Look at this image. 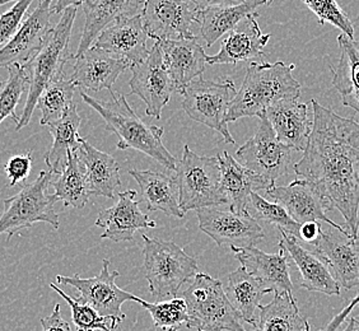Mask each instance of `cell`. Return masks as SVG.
Masks as SVG:
<instances>
[{"label": "cell", "instance_id": "obj_1", "mask_svg": "<svg viewBox=\"0 0 359 331\" xmlns=\"http://www.w3.org/2000/svg\"><path fill=\"white\" fill-rule=\"evenodd\" d=\"M312 129L304 157L293 166L324 199L329 210L337 209L351 235L359 231V123L343 118L312 100Z\"/></svg>", "mask_w": 359, "mask_h": 331}, {"label": "cell", "instance_id": "obj_2", "mask_svg": "<svg viewBox=\"0 0 359 331\" xmlns=\"http://www.w3.org/2000/svg\"><path fill=\"white\" fill-rule=\"evenodd\" d=\"M294 64L283 62H251L246 76L229 104L226 123H235L242 118H262L273 104L283 100H298L301 84L292 72Z\"/></svg>", "mask_w": 359, "mask_h": 331}, {"label": "cell", "instance_id": "obj_3", "mask_svg": "<svg viewBox=\"0 0 359 331\" xmlns=\"http://www.w3.org/2000/svg\"><path fill=\"white\" fill-rule=\"evenodd\" d=\"M81 97L102 116L106 129L118 135V149H135L156 159L167 170L176 171L177 161L162 142L163 128L145 124L133 111L124 95L111 93L110 101H98L81 90Z\"/></svg>", "mask_w": 359, "mask_h": 331}, {"label": "cell", "instance_id": "obj_4", "mask_svg": "<svg viewBox=\"0 0 359 331\" xmlns=\"http://www.w3.org/2000/svg\"><path fill=\"white\" fill-rule=\"evenodd\" d=\"M76 15V7L65 9L60 21L48 31L41 48L31 60L23 64L29 76V88L23 114L15 130H21L29 124L42 92L50 83L64 76L65 64L73 60L74 55L70 54L69 42Z\"/></svg>", "mask_w": 359, "mask_h": 331}, {"label": "cell", "instance_id": "obj_5", "mask_svg": "<svg viewBox=\"0 0 359 331\" xmlns=\"http://www.w3.org/2000/svg\"><path fill=\"white\" fill-rule=\"evenodd\" d=\"M180 297L187 307L189 329L196 331H248L238 312L229 302L223 282L198 273Z\"/></svg>", "mask_w": 359, "mask_h": 331}, {"label": "cell", "instance_id": "obj_6", "mask_svg": "<svg viewBox=\"0 0 359 331\" xmlns=\"http://www.w3.org/2000/svg\"><path fill=\"white\" fill-rule=\"evenodd\" d=\"M143 243L145 278L154 298H175L181 287L199 273L196 259L175 242L143 235Z\"/></svg>", "mask_w": 359, "mask_h": 331}, {"label": "cell", "instance_id": "obj_7", "mask_svg": "<svg viewBox=\"0 0 359 331\" xmlns=\"http://www.w3.org/2000/svg\"><path fill=\"white\" fill-rule=\"evenodd\" d=\"M180 207L184 213L227 204L221 190V165L217 157H203L184 147L177 161Z\"/></svg>", "mask_w": 359, "mask_h": 331}, {"label": "cell", "instance_id": "obj_8", "mask_svg": "<svg viewBox=\"0 0 359 331\" xmlns=\"http://www.w3.org/2000/svg\"><path fill=\"white\" fill-rule=\"evenodd\" d=\"M53 179L54 173L41 171L35 181L3 201L4 210L0 215V235L4 234L7 240H11L20 229L31 228L39 222H45L54 229L59 228V215L54 210L56 199L53 194H48Z\"/></svg>", "mask_w": 359, "mask_h": 331}, {"label": "cell", "instance_id": "obj_9", "mask_svg": "<svg viewBox=\"0 0 359 331\" xmlns=\"http://www.w3.org/2000/svg\"><path fill=\"white\" fill-rule=\"evenodd\" d=\"M236 95L235 83L231 79L213 82L204 81L201 76L182 92L181 106L193 120L219 133L226 143L235 144V139L228 130L226 116Z\"/></svg>", "mask_w": 359, "mask_h": 331}, {"label": "cell", "instance_id": "obj_10", "mask_svg": "<svg viewBox=\"0 0 359 331\" xmlns=\"http://www.w3.org/2000/svg\"><path fill=\"white\" fill-rule=\"evenodd\" d=\"M255 135L238 148L236 159L249 171L263 180L269 189L290 170L292 149L276 138L269 120L263 115Z\"/></svg>", "mask_w": 359, "mask_h": 331}, {"label": "cell", "instance_id": "obj_11", "mask_svg": "<svg viewBox=\"0 0 359 331\" xmlns=\"http://www.w3.org/2000/svg\"><path fill=\"white\" fill-rule=\"evenodd\" d=\"M111 262L104 259L102 269L98 276L93 278H81L76 274L73 276H56L57 283L70 285L81 293L76 298L82 304H90L95 310L106 318H115L124 321L126 316L121 311V306L126 301H134L137 296L126 290L118 288L116 278L120 274L116 270H110Z\"/></svg>", "mask_w": 359, "mask_h": 331}, {"label": "cell", "instance_id": "obj_12", "mask_svg": "<svg viewBox=\"0 0 359 331\" xmlns=\"http://www.w3.org/2000/svg\"><path fill=\"white\" fill-rule=\"evenodd\" d=\"M198 15L199 9L190 0H144L140 14L148 37L156 41L193 39Z\"/></svg>", "mask_w": 359, "mask_h": 331}, {"label": "cell", "instance_id": "obj_13", "mask_svg": "<svg viewBox=\"0 0 359 331\" xmlns=\"http://www.w3.org/2000/svg\"><path fill=\"white\" fill-rule=\"evenodd\" d=\"M130 70V95H137L144 102L148 116L161 119L162 111L171 100L175 86L167 72L159 42L153 45L144 62L134 64Z\"/></svg>", "mask_w": 359, "mask_h": 331}, {"label": "cell", "instance_id": "obj_14", "mask_svg": "<svg viewBox=\"0 0 359 331\" xmlns=\"http://www.w3.org/2000/svg\"><path fill=\"white\" fill-rule=\"evenodd\" d=\"M201 232L209 236L221 246L231 248H255L263 241L264 229L251 215H242L233 212H226L217 207L198 209Z\"/></svg>", "mask_w": 359, "mask_h": 331}, {"label": "cell", "instance_id": "obj_15", "mask_svg": "<svg viewBox=\"0 0 359 331\" xmlns=\"http://www.w3.org/2000/svg\"><path fill=\"white\" fill-rule=\"evenodd\" d=\"M265 193L274 203L284 207L292 219L297 222L298 224H304L307 222H325L332 228H337L340 234L348 238H353L349 231L326 217L325 213L329 210V208L309 181L304 179L294 180L287 187H271Z\"/></svg>", "mask_w": 359, "mask_h": 331}, {"label": "cell", "instance_id": "obj_16", "mask_svg": "<svg viewBox=\"0 0 359 331\" xmlns=\"http://www.w3.org/2000/svg\"><path fill=\"white\" fill-rule=\"evenodd\" d=\"M54 0H41L32 13L22 22L15 35L0 48V68L12 64H26L41 48L51 29L50 18Z\"/></svg>", "mask_w": 359, "mask_h": 331}, {"label": "cell", "instance_id": "obj_17", "mask_svg": "<svg viewBox=\"0 0 359 331\" xmlns=\"http://www.w3.org/2000/svg\"><path fill=\"white\" fill-rule=\"evenodd\" d=\"M233 255L248 273L265 290L274 295L293 297V284L290 276V256L279 248L276 254H266L256 248H231Z\"/></svg>", "mask_w": 359, "mask_h": 331}, {"label": "cell", "instance_id": "obj_18", "mask_svg": "<svg viewBox=\"0 0 359 331\" xmlns=\"http://www.w3.org/2000/svg\"><path fill=\"white\" fill-rule=\"evenodd\" d=\"M148 34L143 26L142 17L137 14L130 18L114 22L98 35L92 46L101 48L111 56L134 64L144 62L149 55L147 48Z\"/></svg>", "mask_w": 359, "mask_h": 331}, {"label": "cell", "instance_id": "obj_19", "mask_svg": "<svg viewBox=\"0 0 359 331\" xmlns=\"http://www.w3.org/2000/svg\"><path fill=\"white\" fill-rule=\"evenodd\" d=\"M135 190H126L118 195L115 205L104 209L97 217V227L104 228L101 238L114 242L132 241L139 229L156 227L147 214L139 209Z\"/></svg>", "mask_w": 359, "mask_h": 331}, {"label": "cell", "instance_id": "obj_20", "mask_svg": "<svg viewBox=\"0 0 359 331\" xmlns=\"http://www.w3.org/2000/svg\"><path fill=\"white\" fill-rule=\"evenodd\" d=\"M279 248H284L301 273V287L327 296H339L340 285L332 270L316 251L304 248L297 237L279 229Z\"/></svg>", "mask_w": 359, "mask_h": 331}, {"label": "cell", "instance_id": "obj_21", "mask_svg": "<svg viewBox=\"0 0 359 331\" xmlns=\"http://www.w3.org/2000/svg\"><path fill=\"white\" fill-rule=\"evenodd\" d=\"M259 14H250L243 18L222 42L218 54L208 56L210 65H226L263 59L264 46L270 40V35H264L257 22Z\"/></svg>", "mask_w": 359, "mask_h": 331}, {"label": "cell", "instance_id": "obj_22", "mask_svg": "<svg viewBox=\"0 0 359 331\" xmlns=\"http://www.w3.org/2000/svg\"><path fill=\"white\" fill-rule=\"evenodd\" d=\"M73 60L76 64L70 79L78 88L93 92L111 90L118 76L130 69L129 62L116 59L96 46H90L81 55L73 56Z\"/></svg>", "mask_w": 359, "mask_h": 331}, {"label": "cell", "instance_id": "obj_23", "mask_svg": "<svg viewBox=\"0 0 359 331\" xmlns=\"http://www.w3.org/2000/svg\"><path fill=\"white\" fill-rule=\"evenodd\" d=\"M158 42L175 90L182 95L187 86L204 73L208 64L205 50L198 37Z\"/></svg>", "mask_w": 359, "mask_h": 331}, {"label": "cell", "instance_id": "obj_24", "mask_svg": "<svg viewBox=\"0 0 359 331\" xmlns=\"http://www.w3.org/2000/svg\"><path fill=\"white\" fill-rule=\"evenodd\" d=\"M324 259L339 285L346 290L359 287V241L325 232L311 245Z\"/></svg>", "mask_w": 359, "mask_h": 331}, {"label": "cell", "instance_id": "obj_25", "mask_svg": "<svg viewBox=\"0 0 359 331\" xmlns=\"http://www.w3.org/2000/svg\"><path fill=\"white\" fill-rule=\"evenodd\" d=\"M265 116L276 131V138L292 151L304 152L312 129L307 104L298 100H283L269 107Z\"/></svg>", "mask_w": 359, "mask_h": 331}, {"label": "cell", "instance_id": "obj_26", "mask_svg": "<svg viewBox=\"0 0 359 331\" xmlns=\"http://www.w3.org/2000/svg\"><path fill=\"white\" fill-rule=\"evenodd\" d=\"M221 165V190L231 212L250 215L249 201L252 193L269 190L263 180L237 162L227 151L218 157Z\"/></svg>", "mask_w": 359, "mask_h": 331}, {"label": "cell", "instance_id": "obj_27", "mask_svg": "<svg viewBox=\"0 0 359 331\" xmlns=\"http://www.w3.org/2000/svg\"><path fill=\"white\" fill-rule=\"evenodd\" d=\"M142 0H84L83 34L76 55L83 54L95 43L98 35L114 22L137 15Z\"/></svg>", "mask_w": 359, "mask_h": 331}, {"label": "cell", "instance_id": "obj_28", "mask_svg": "<svg viewBox=\"0 0 359 331\" xmlns=\"http://www.w3.org/2000/svg\"><path fill=\"white\" fill-rule=\"evenodd\" d=\"M129 175L138 182L142 199L148 212H162L170 217L182 218L185 213L180 207L179 187L172 176L158 171L130 170Z\"/></svg>", "mask_w": 359, "mask_h": 331}, {"label": "cell", "instance_id": "obj_29", "mask_svg": "<svg viewBox=\"0 0 359 331\" xmlns=\"http://www.w3.org/2000/svg\"><path fill=\"white\" fill-rule=\"evenodd\" d=\"M78 154L87 175L90 195L114 199L115 190L121 187L120 167L116 159L98 151L83 138Z\"/></svg>", "mask_w": 359, "mask_h": 331}, {"label": "cell", "instance_id": "obj_30", "mask_svg": "<svg viewBox=\"0 0 359 331\" xmlns=\"http://www.w3.org/2000/svg\"><path fill=\"white\" fill-rule=\"evenodd\" d=\"M339 62L330 67L332 86L341 97V102L359 114V40L338 36Z\"/></svg>", "mask_w": 359, "mask_h": 331}, {"label": "cell", "instance_id": "obj_31", "mask_svg": "<svg viewBox=\"0 0 359 331\" xmlns=\"http://www.w3.org/2000/svg\"><path fill=\"white\" fill-rule=\"evenodd\" d=\"M223 288L229 302L241 316L242 321L255 326L260 313L262 299L269 293V290H265L242 265L228 274Z\"/></svg>", "mask_w": 359, "mask_h": 331}, {"label": "cell", "instance_id": "obj_32", "mask_svg": "<svg viewBox=\"0 0 359 331\" xmlns=\"http://www.w3.org/2000/svg\"><path fill=\"white\" fill-rule=\"evenodd\" d=\"M273 0H246L245 3L233 7L199 11L198 25L201 26V39L210 48L222 36L232 31L243 18L255 13L257 8L269 6Z\"/></svg>", "mask_w": 359, "mask_h": 331}, {"label": "cell", "instance_id": "obj_33", "mask_svg": "<svg viewBox=\"0 0 359 331\" xmlns=\"http://www.w3.org/2000/svg\"><path fill=\"white\" fill-rule=\"evenodd\" d=\"M81 121L82 119L74 104L62 120L48 125V130L53 135V145L45 156V162L50 173L54 175L62 173L68 163L69 153L79 151L82 142L79 137Z\"/></svg>", "mask_w": 359, "mask_h": 331}, {"label": "cell", "instance_id": "obj_34", "mask_svg": "<svg viewBox=\"0 0 359 331\" xmlns=\"http://www.w3.org/2000/svg\"><path fill=\"white\" fill-rule=\"evenodd\" d=\"M254 331H311V326L301 315L294 297L274 295L269 304L260 307Z\"/></svg>", "mask_w": 359, "mask_h": 331}, {"label": "cell", "instance_id": "obj_35", "mask_svg": "<svg viewBox=\"0 0 359 331\" xmlns=\"http://www.w3.org/2000/svg\"><path fill=\"white\" fill-rule=\"evenodd\" d=\"M51 185L56 201H62L64 207L83 209L90 198V187L83 165L78 152L69 153L68 163L62 173L54 175Z\"/></svg>", "mask_w": 359, "mask_h": 331}, {"label": "cell", "instance_id": "obj_36", "mask_svg": "<svg viewBox=\"0 0 359 331\" xmlns=\"http://www.w3.org/2000/svg\"><path fill=\"white\" fill-rule=\"evenodd\" d=\"M76 90L74 82L65 76L50 83L36 104L41 111L40 124L48 126L62 120L74 104Z\"/></svg>", "mask_w": 359, "mask_h": 331}, {"label": "cell", "instance_id": "obj_37", "mask_svg": "<svg viewBox=\"0 0 359 331\" xmlns=\"http://www.w3.org/2000/svg\"><path fill=\"white\" fill-rule=\"evenodd\" d=\"M29 88V76L21 64H12L8 67V76L0 81V124L7 118L18 125L15 109L21 102L23 93Z\"/></svg>", "mask_w": 359, "mask_h": 331}, {"label": "cell", "instance_id": "obj_38", "mask_svg": "<svg viewBox=\"0 0 359 331\" xmlns=\"http://www.w3.org/2000/svg\"><path fill=\"white\" fill-rule=\"evenodd\" d=\"M50 288L55 290L69 304L72 320L76 326V331H115L121 323L118 318L101 316L90 304H82L76 298L68 296L54 283L50 284Z\"/></svg>", "mask_w": 359, "mask_h": 331}, {"label": "cell", "instance_id": "obj_39", "mask_svg": "<svg viewBox=\"0 0 359 331\" xmlns=\"http://www.w3.org/2000/svg\"><path fill=\"white\" fill-rule=\"evenodd\" d=\"M249 214L255 219L274 224L278 229L299 237V228L301 224L293 221L288 212L278 203H271L263 198L259 193H252L250 196Z\"/></svg>", "mask_w": 359, "mask_h": 331}, {"label": "cell", "instance_id": "obj_40", "mask_svg": "<svg viewBox=\"0 0 359 331\" xmlns=\"http://www.w3.org/2000/svg\"><path fill=\"white\" fill-rule=\"evenodd\" d=\"M135 302L149 311L156 329H175L179 330L187 323V307L181 297H175L171 301L151 304L137 297Z\"/></svg>", "mask_w": 359, "mask_h": 331}, {"label": "cell", "instance_id": "obj_41", "mask_svg": "<svg viewBox=\"0 0 359 331\" xmlns=\"http://www.w3.org/2000/svg\"><path fill=\"white\" fill-rule=\"evenodd\" d=\"M312 13L318 17V25L330 23L349 39H354V26L349 15L338 0H302Z\"/></svg>", "mask_w": 359, "mask_h": 331}, {"label": "cell", "instance_id": "obj_42", "mask_svg": "<svg viewBox=\"0 0 359 331\" xmlns=\"http://www.w3.org/2000/svg\"><path fill=\"white\" fill-rule=\"evenodd\" d=\"M34 0H18L13 7L0 15V45H6L18 31Z\"/></svg>", "mask_w": 359, "mask_h": 331}, {"label": "cell", "instance_id": "obj_43", "mask_svg": "<svg viewBox=\"0 0 359 331\" xmlns=\"http://www.w3.org/2000/svg\"><path fill=\"white\" fill-rule=\"evenodd\" d=\"M32 168V151L26 154H17L8 159L4 166V171L9 179V187H15L27 179Z\"/></svg>", "mask_w": 359, "mask_h": 331}, {"label": "cell", "instance_id": "obj_44", "mask_svg": "<svg viewBox=\"0 0 359 331\" xmlns=\"http://www.w3.org/2000/svg\"><path fill=\"white\" fill-rule=\"evenodd\" d=\"M42 331H72L70 325L62 318L60 304H56L53 313L41 318Z\"/></svg>", "mask_w": 359, "mask_h": 331}, {"label": "cell", "instance_id": "obj_45", "mask_svg": "<svg viewBox=\"0 0 359 331\" xmlns=\"http://www.w3.org/2000/svg\"><path fill=\"white\" fill-rule=\"evenodd\" d=\"M323 231L324 229H323V226H321L320 222H307V223L301 224L298 240L312 245L323 234Z\"/></svg>", "mask_w": 359, "mask_h": 331}, {"label": "cell", "instance_id": "obj_46", "mask_svg": "<svg viewBox=\"0 0 359 331\" xmlns=\"http://www.w3.org/2000/svg\"><path fill=\"white\" fill-rule=\"evenodd\" d=\"M359 304V295L357 297H354L351 304H348L346 307H344L343 310L339 312L338 315L335 318H332V321L329 324L324 326L323 329H320L318 331H338L340 325L343 324L346 321V318L351 315V312L354 310L355 306Z\"/></svg>", "mask_w": 359, "mask_h": 331}, {"label": "cell", "instance_id": "obj_47", "mask_svg": "<svg viewBox=\"0 0 359 331\" xmlns=\"http://www.w3.org/2000/svg\"><path fill=\"white\" fill-rule=\"evenodd\" d=\"M199 11H207L210 8L233 7L245 3L246 0H190Z\"/></svg>", "mask_w": 359, "mask_h": 331}, {"label": "cell", "instance_id": "obj_48", "mask_svg": "<svg viewBox=\"0 0 359 331\" xmlns=\"http://www.w3.org/2000/svg\"><path fill=\"white\" fill-rule=\"evenodd\" d=\"M84 0H57L55 6H53L51 8V11H53V14H60L68 8H78V6H82Z\"/></svg>", "mask_w": 359, "mask_h": 331}, {"label": "cell", "instance_id": "obj_49", "mask_svg": "<svg viewBox=\"0 0 359 331\" xmlns=\"http://www.w3.org/2000/svg\"><path fill=\"white\" fill-rule=\"evenodd\" d=\"M355 329H357V320H355V318H351L346 329L343 331H355Z\"/></svg>", "mask_w": 359, "mask_h": 331}, {"label": "cell", "instance_id": "obj_50", "mask_svg": "<svg viewBox=\"0 0 359 331\" xmlns=\"http://www.w3.org/2000/svg\"><path fill=\"white\" fill-rule=\"evenodd\" d=\"M11 1H14V0H0V7L1 6H6L7 3H11ZM18 1V0H17ZM39 1H41V0H39Z\"/></svg>", "mask_w": 359, "mask_h": 331}, {"label": "cell", "instance_id": "obj_51", "mask_svg": "<svg viewBox=\"0 0 359 331\" xmlns=\"http://www.w3.org/2000/svg\"><path fill=\"white\" fill-rule=\"evenodd\" d=\"M157 331H177L175 329H157Z\"/></svg>", "mask_w": 359, "mask_h": 331}, {"label": "cell", "instance_id": "obj_52", "mask_svg": "<svg viewBox=\"0 0 359 331\" xmlns=\"http://www.w3.org/2000/svg\"><path fill=\"white\" fill-rule=\"evenodd\" d=\"M355 331H359V321L357 320V329H355Z\"/></svg>", "mask_w": 359, "mask_h": 331}, {"label": "cell", "instance_id": "obj_53", "mask_svg": "<svg viewBox=\"0 0 359 331\" xmlns=\"http://www.w3.org/2000/svg\"><path fill=\"white\" fill-rule=\"evenodd\" d=\"M97 331H102V330H97Z\"/></svg>", "mask_w": 359, "mask_h": 331}]
</instances>
